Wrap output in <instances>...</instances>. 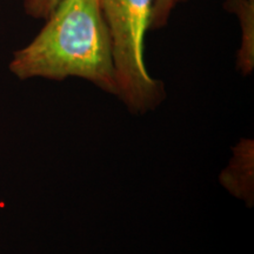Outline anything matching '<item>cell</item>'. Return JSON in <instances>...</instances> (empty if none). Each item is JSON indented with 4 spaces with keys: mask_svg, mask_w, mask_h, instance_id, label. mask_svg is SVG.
I'll use <instances>...</instances> for the list:
<instances>
[{
    "mask_svg": "<svg viewBox=\"0 0 254 254\" xmlns=\"http://www.w3.org/2000/svg\"><path fill=\"white\" fill-rule=\"evenodd\" d=\"M178 2H183V1H189V0H177ZM251 1H254V0H251Z\"/></svg>",
    "mask_w": 254,
    "mask_h": 254,
    "instance_id": "cell-6",
    "label": "cell"
},
{
    "mask_svg": "<svg viewBox=\"0 0 254 254\" xmlns=\"http://www.w3.org/2000/svg\"><path fill=\"white\" fill-rule=\"evenodd\" d=\"M225 7L233 12L240 21L241 46L238 53V67L247 75L254 67V1L226 0Z\"/></svg>",
    "mask_w": 254,
    "mask_h": 254,
    "instance_id": "cell-3",
    "label": "cell"
},
{
    "mask_svg": "<svg viewBox=\"0 0 254 254\" xmlns=\"http://www.w3.org/2000/svg\"><path fill=\"white\" fill-rule=\"evenodd\" d=\"M152 5L153 0H101L112 37L117 97L134 114L155 109L166 95L164 84L151 77L144 62Z\"/></svg>",
    "mask_w": 254,
    "mask_h": 254,
    "instance_id": "cell-2",
    "label": "cell"
},
{
    "mask_svg": "<svg viewBox=\"0 0 254 254\" xmlns=\"http://www.w3.org/2000/svg\"><path fill=\"white\" fill-rule=\"evenodd\" d=\"M177 4V0H153L148 27L151 30H159L166 26Z\"/></svg>",
    "mask_w": 254,
    "mask_h": 254,
    "instance_id": "cell-4",
    "label": "cell"
},
{
    "mask_svg": "<svg viewBox=\"0 0 254 254\" xmlns=\"http://www.w3.org/2000/svg\"><path fill=\"white\" fill-rule=\"evenodd\" d=\"M62 0H24V11L33 19H45Z\"/></svg>",
    "mask_w": 254,
    "mask_h": 254,
    "instance_id": "cell-5",
    "label": "cell"
},
{
    "mask_svg": "<svg viewBox=\"0 0 254 254\" xmlns=\"http://www.w3.org/2000/svg\"><path fill=\"white\" fill-rule=\"evenodd\" d=\"M9 71L20 80L82 78L118 95L112 37L101 0H62L33 40L13 53Z\"/></svg>",
    "mask_w": 254,
    "mask_h": 254,
    "instance_id": "cell-1",
    "label": "cell"
}]
</instances>
